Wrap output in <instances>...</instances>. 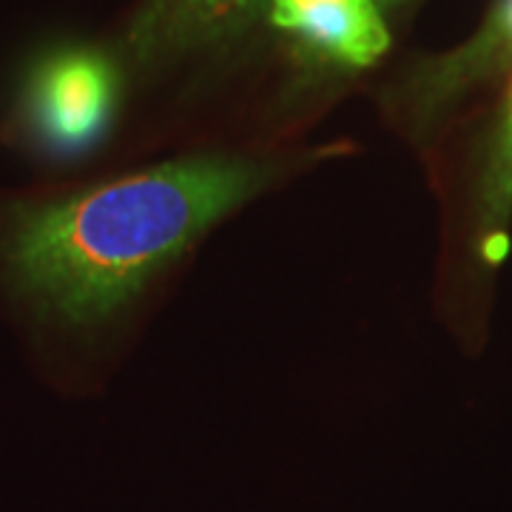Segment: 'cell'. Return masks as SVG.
Returning <instances> with one entry per match:
<instances>
[{
    "label": "cell",
    "mask_w": 512,
    "mask_h": 512,
    "mask_svg": "<svg viewBox=\"0 0 512 512\" xmlns=\"http://www.w3.org/2000/svg\"><path fill=\"white\" fill-rule=\"evenodd\" d=\"M271 180L268 163L205 154L69 191L0 197V293L40 333L86 339Z\"/></svg>",
    "instance_id": "cell-1"
},
{
    "label": "cell",
    "mask_w": 512,
    "mask_h": 512,
    "mask_svg": "<svg viewBox=\"0 0 512 512\" xmlns=\"http://www.w3.org/2000/svg\"><path fill=\"white\" fill-rule=\"evenodd\" d=\"M120 74L92 46H60L37 57L20 86L18 137L35 154L72 160L109 134Z\"/></svg>",
    "instance_id": "cell-2"
},
{
    "label": "cell",
    "mask_w": 512,
    "mask_h": 512,
    "mask_svg": "<svg viewBox=\"0 0 512 512\" xmlns=\"http://www.w3.org/2000/svg\"><path fill=\"white\" fill-rule=\"evenodd\" d=\"M265 9L279 32L339 69H367L390 49L376 0H268Z\"/></svg>",
    "instance_id": "cell-3"
},
{
    "label": "cell",
    "mask_w": 512,
    "mask_h": 512,
    "mask_svg": "<svg viewBox=\"0 0 512 512\" xmlns=\"http://www.w3.org/2000/svg\"><path fill=\"white\" fill-rule=\"evenodd\" d=\"M268 0H148L131 23L128 49L157 63L214 46L239 32Z\"/></svg>",
    "instance_id": "cell-4"
},
{
    "label": "cell",
    "mask_w": 512,
    "mask_h": 512,
    "mask_svg": "<svg viewBox=\"0 0 512 512\" xmlns=\"http://www.w3.org/2000/svg\"><path fill=\"white\" fill-rule=\"evenodd\" d=\"M512 63V0H498L470 43L424 69L413 86L416 111L430 117L476 80Z\"/></svg>",
    "instance_id": "cell-5"
},
{
    "label": "cell",
    "mask_w": 512,
    "mask_h": 512,
    "mask_svg": "<svg viewBox=\"0 0 512 512\" xmlns=\"http://www.w3.org/2000/svg\"><path fill=\"white\" fill-rule=\"evenodd\" d=\"M512 217V94L481 183V231L490 259H498L507 242Z\"/></svg>",
    "instance_id": "cell-6"
},
{
    "label": "cell",
    "mask_w": 512,
    "mask_h": 512,
    "mask_svg": "<svg viewBox=\"0 0 512 512\" xmlns=\"http://www.w3.org/2000/svg\"><path fill=\"white\" fill-rule=\"evenodd\" d=\"M376 3H379L382 9H396V6H402L404 0H376Z\"/></svg>",
    "instance_id": "cell-7"
}]
</instances>
